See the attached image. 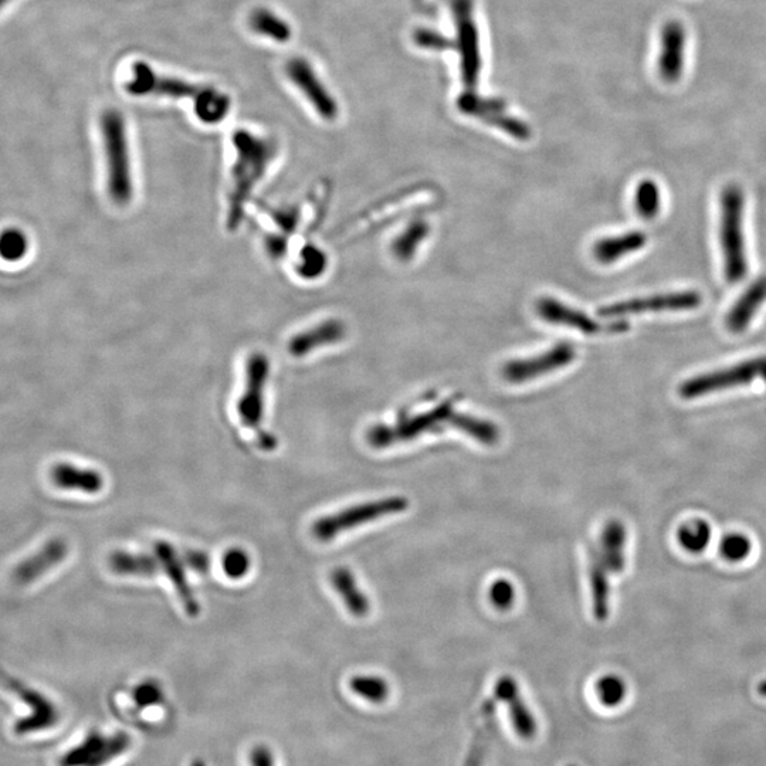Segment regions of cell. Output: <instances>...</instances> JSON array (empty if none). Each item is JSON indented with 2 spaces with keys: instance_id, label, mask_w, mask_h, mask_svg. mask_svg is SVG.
Returning <instances> with one entry per match:
<instances>
[{
  "instance_id": "14",
  "label": "cell",
  "mask_w": 766,
  "mask_h": 766,
  "mask_svg": "<svg viewBox=\"0 0 766 766\" xmlns=\"http://www.w3.org/2000/svg\"><path fill=\"white\" fill-rule=\"evenodd\" d=\"M130 747L125 734L103 735L93 732L60 759V766H104L120 757Z\"/></svg>"
},
{
  "instance_id": "20",
  "label": "cell",
  "mask_w": 766,
  "mask_h": 766,
  "mask_svg": "<svg viewBox=\"0 0 766 766\" xmlns=\"http://www.w3.org/2000/svg\"><path fill=\"white\" fill-rule=\"evenodd\" d=\"M494 696H496L497 700L504 701L507 704L514 731L523 740H532L537 735V721H535L530 708L527 707L523 697H521L517 681L510 676L501 677L497 681Z\"/></svg>"
},
{
  "instance_id": "41",
  "label": "cell",
  "mask_w": 766,
  "mask_h": 766,
  "mask_svg": "<svg viewBox=\"0 0 766 766\" xmlns=\"http://www.w3.org/2000/svg\"><path fill=\"white\" fill-rule=\"evenodd\" d=\"M182 561L183 564L189 566L192 571L198 572V574H208L209 572V555L206 552L199 551V549H186V551H183Z\"/></svg>"
},
{
  "instance_id": "27",
  "label": "cell",
  "mask_w": 766,
  "mask_h": 766,
  "mask_svg": "<svg viewBox=\"0 0 766 766\" xmlns=\"http://www.w3.org/2000/svg\"><path fill=\"white\" fill-rule=\"evenodd\" d=\"M497 698H491L483 704L480 711V723L474 732L473 742L464 766H483L484 758L491 744V737L496 731Z\"/></svg>"
},
{
  "instance_id": "29",
  "label": "cell",
  "mask_w": 766,
  "mask_h": 766,
  "mask_svg": "<svg viewBox=\"0 0 766 766\" xmlns=\"http://www.w3.org/2000/svg\"><path fill=\"white\" fill-rule=\"evenodd\" d=\"M111 571L118 575L154 576L161 571L157 557L134 552L115 551L110 555Z\"/></svg>"
},
{
  "instance_id": "32",
  "label": "cell",
  "mask_w": 766,
  "mask_h": 766,
  "mask_svg": "<svg viewBox=\"0 0 766 766\" xmlns=\"http://www.w3.org/2000/svg\"><path fill=\"white\" fill-rule=\"evenodd\" d=\"M452 427L486 446H494L501 437L500 429L494 423L476 416L464 415V413L454 415Z\"/></svg>"
},
{
  "instance_id": "6",
  "label": "cell",
  "mask_w": 766,
  "mask_h": 766,
  "mask_svg": "<svg viewBox=\"0 0 766 766\" xmlns=\"http://www.w3.org/2000/svg\"><path fill=\"white\" fill-rule=\"evenodd\" d=\"M454 402L456 399L443 402L442 405L430 410V412L420 413L415 418L399 420L393 426L371 427L366 433V440L374 449H386V447L410 442V440L429 435V433H440L444 426H452L454 415H456Z\"/></svg>"
},
{
  "instance_id": "34",
  "label": "cell",
  "mask_w": 766,
  "mask_h": 766,
  "mask_svg": "<svg viewBox=\"0 0 766 766\" xmlns=\"http://www.w3.org/2000/svg\"><path fill=\"white\" fill-rule=\"evenodd\" d=\"M713 530L703 520L691 521L679 530V542L681 547L690 554H700L710 545Z\"/></svg>"
},
{
  "instance_id": "11",
  "label": "cell",
  "mask_w": 766,
  "mask_h": 766,
  "mask_svg": "<svg viewBox=\"0 0 766 766\" xmlns=\"http://www.w3.org/2000/svg\"><path fill=\"white\" fill-rule=\"evenodd\" d=\"M576 359V349L568 342H559L537 357L513 359L501 369V375L510 383L531 382L541 376L566 368Z\"/></svg>"
},
{
  "instance_id": "10",
  "label": "cell",
  "mask_w": 766,
  "mask_h": 766,
  "mask_svg": "<svg viewBox=\"0 0 766 766\" xmlns=\"http://www.w3.org/2000/svg\"><path fill=\"white\" fill-rule=\"evenodd\" d=\"M456 20L457 49L462 57L464 86L474 88L479 83L481 71L480 39L471 0H453Z\"/></svg>"
},
{
  "instance_id": "9",
  "label": "cell",
  "mask_w": 766,
  "mask_h": 766,
  "mask_svg": "<svg viewBox=\"0 0 766 766\" xmlns=\"http://www.w3.org/2000/svg\"><path fill=\"white\" fill-rule=\"evenodd\" d=\"M703 303V296L697 291H676L657 296L632 298L620 303L605 305L599 310L603 318H623L626 315L647 313H681L696 310Z\"/></svg>"
},
{
  "instance_id": "33",
  "label": "cell",
  "mask_w": 766,
  "mask_h": 766,
  "mask_svg": "<svg viewBox=\"0 0 766 766\" xmlns=\"http://www.w3.org/2000/svg\"><path fill=\"white\" fill-rule=\"evenodd\" d=\"M635 208L640 218L652 220L662 209V195L659 186L652 179H645L637 185Z\"/></svg>"
},
{
  "instance_id": "37",
  "label": "cell",
  "mask_w": 766,
  "mask_h": 766,
  "mask_svg": "<svg viewBox=\"0 0 766 766\" xmlns=\"http://www.w3.org/2000/svg\"><path fill=\"white\" fill-rule=\"evenodd\" d=\"M26 236L20 230L9 229L0 235V257L8 262H16L27 253Z\"/></svg>"
},
{
  "instance_id": "22",
  "label": "cell",
  "mask_w": 766,
  "mask_h": 766,
  "mask_svg": "<svg viewBox=\"0 0 766 766\" xmlns=\"http://www.w3.org/2000/svg\"><path fill=\"white\" fill-rule=\"evenodd\" d=\"M765 303L766 277H761L744 291V294L735 301L731 310L728 311L727 318H725L728 331L732 334H742V332L747 331L749 324L754 321L755 315Z\"/></svg>"
},
{
  "instance_id": "8",
  "label": "cell",
  "mask_w": 766,
  "mask_h": 766,
  "mask_svg": "<svg viewBox=\"0 0 766 766\" xmlns=\"http://www.w3.org/2000/svg\"><path fill=\"white\" fill-rule=\"evenodd\" d=\"M270 359L254 351L244 361L243 392L237 402L240 422L249 429H259L264 415V392L270 378Z\"/></svg>"
},
{
  "instance_id": "36",
  "label": "cell",
  "mask_w": 766,
  "mask_h": 766,
  "mask_svg": "<svg viewBox=\"0 0 766 766\" xmlns=\"http://www.w3.org/2000/svg\"><path fill=\"white\" fill-rule=\"evenodd\" d=\"M351 690L371 703H383L389 696V686L376 676H357L351 680Z\"/></svg>"
},
{
  "instance_id": "39",
  "label": "cell",
  "mask_w": 766,
  "mask_h": 766,
  "mask_svg": "<svg viewBox=\"0 0 766 766\" xmlns=\"http://www.w3.org/2000/svg\"><path fill=\"white\" fill-rule=\"evenodd\" d=\"M223 571L230 579H242L249 572L250 561L249 554L242 548H232L226 552L223 557Z\"/></svg>"
},
{
  "instance_id": "12",
  "label": "cell",
  "mask_w": 766,
  "mask_h": 766,
  "mask_svg": "<svg viewBox=\"0 0 766 766\" xmlns=\"http://www.w3.org/2000/svg\"><path fill=\"white\" fill-rule=\"evenodd\" d=\"M286 74L288 80L307 98L315 113L325 121L337 120L338 114H340L337 100L332 97L330 90L325 87L323 81L315 73L310 61L303 59V57H294V59L288 60Z\"/></svg>"
},
{
  "instance_id": "31",
  "label": "cell",
  "mask_w": 766,
  "mask_h": 766,
  "mask_svg": "<svg viewBox=\"0 0 766 766\" xmlns=\"http://www.w3.org/2000/svg\"><path fill=\"white\" fill-rule=\"evenodd\" d=\"M430 226L425 219H415L409 223L405 232L396 237L395 242L392 243V253L399 262H409L416 252L418 247L423 243V240L429 236Z\"/></svg>"
},
{
  "instance_id": "17",
  "label": "cell",
  "mask_w": 766,
  "mask_h": 766,
  "mask_svg": "<svg viewBox=\"0 0 766 766\" xmlns=\"http://www.w3.org/2000/svg\"><path fill=\"white\" fill-rule=\"evenodd\" d=\"M345 337H347L345 324L337 318H327L291 335L290 340L287 341V352L296 359L311 357L318 349L338 344L344 341Z\"/></svg>"
},
{
  "instance_id": "45",
  "label": "cell",
  "mask_w": 766,
  "mask_h": 766,
  "mask_svg": "<svg viewBox=\"0 0 766 766\" xmlns=\"http://www.w3.org/2000/svg\"><path fill=\"white\" fill-rule=\"evenodd\" d=\"M257 443L263 447L264 450H271L277 446L276 439L267 432H259L257 435Z\"/></svg>"
},
{
  "instance_id": "19",
  "label": "cell",
  "mask_w": 766,
  "mask_h": 766,
  "mask_svg": "<svg viewBox=\"0 0 766 766\" xmlns=\"http://www.w3.org/2000/svg\"><path fill=\"white\" fill-rule=\"evenodd\" d=\"M154 551L162 571L175 586L186 615L196 618L201 613V605L196 601L195 593L192 592L191 585L186 579L185 564H183L181 557L176 554L174 547L165 541H158L154 545Z\"/></svg>"
},
{
  "instance_id": "35",
  "label": "cell",
  "mask_w": 766,
  "mask_h": 766,
  "mask_svg": "<svg viewBox=\"0 0 766 766\" xmlns=\"http://www.w3.org/2000/svg\"><path fill=\"white\" fill-rule=\"evenodd\" d=\"M627 694V687L622 677L615 676V674H608L603 676L596 683V696L601 701L602 706L608 708H615L620 706L625 700Z\"/></svg>"
},
{
  "instance_id": "24",
  "label": "cell",
  "mask_w": 766,
  "mask_h": 766,
  "mask_svg": "<svg viewBox=\"0 0 766 766\" xmlns=\"http://www.w3.org/2000/svg\"><path fill=\"white\" fill-rule=\"evenodd\" d=\"M52 480L61 490L81 491L97 494L103 490V476L96 470L79 469L69 463L56 464L52 470Z\"/></svg>"
},
{
  "instance_id": "38",
  "label": "cell",
  "mask_w": 766,
  "mask_h": 766,
  "mask_svg": "<svg viewBox=\"0 0 766 766\" xmlns=\"http://www.w3.org/2000/svg\"><path fill=\"white\" fill-rule=\"evenodd\" d=\"M720 551L727 561L741 562L751 554L752 542L747 535L734 532V534L727 535L721 542Z\"/></svg>"
},
{
  "instance_id": "4",
  "label": "cell",
  "mask_w": 766,
  "mask_h": 766,
  "mask_svg": "<svg viewBox=\"0 0 766 766\" xmlns=\"http://www.w3.org/2000/svg\"><path fill=\"white\" fill-rule=\"evenodd\" d=\"M745 195L738 185H727L720 198V243L728 283L747 277L748 254L744 230Z\"/></svg>"
},
{
  "instance_id": "44",
  "label": "cell",
  "mask_w": 766,
  "mask_h": 766,
  "mask_svg": "<svg viewBox=\"0 0 766 766\" xmlns=\"http://www.w3.org/2000/svg\"><path fill=\"white\" fill-rule=\"evenodd\" d=\"M252 762L253 766H273V759H271L269 751L263 748L253 752Z\"/></svg>"
},
{
  "instance_id": "42",
  "label": "cell",
  "mask_w": 766,
  "mask_h": 766,
  "mask_svg": "<svg viewBox=\"0 0 766 766\" xmlns=\"http://www.w3.org/2000/svg\"><path fill=\"white\" fill-rule=\"evenodd\" d=\"M161 688L155 683H144L135 690L134 698L140 706H152L161 700Z\"/></svg>"
},
{
  "instance_id": "47",
  "label": "cell",
  "mask_w": 766,
  "mask_h": 766,
  "mask_svg": "<svg viewBox=\"0 0 766 766\" xmlns=\"http://www.w3.org/2000/svg\"><path fill=\"white\" fill-rule=\"evenodd\" d=\"M9 2L10 0H0V9H2L3 6L8 5Z\"/></svg>"
},
{
  "instance_id": "1",
  "label": "cell",
  "mask_w": 766,
  "mask_h": 766,
  "mask_svg": "<svg viewBox=\"0 0 766 766\" xmlns=\"http://www.w3.org/2000/svg\"><path fill=\"white\" fill-rule=\"evenodd\" d=\"M232 145L235 159L230 165L226 186V226L235 232L244 219L253 193L276 161L280 148L274 138L249 130L235 131Z\"/></svg>"
},
{
  "instance_id": "18",
  "label": "cell",
  "mask_w": 766,
  "mask_h": 766,
  "mask_svg": "<svg viewBox=\"0 0 766 766\" xmlns=\"http://www.w3.org/2000/svg\"><path fill=\"white\" fill-rule=\"evenodd\" d=\"M686 29L679 20H669L660 35L659 74L663 81L677 83L683 76Z\"/></svg>"
},
{
  "instance_id": "7",
  "label": "cell",
  "mask_w": 766,
  "mask_h": 766,
  "mask_svg": "<svg viewBox=\"0 0 766 766\" xmlns=\"http://www.w3.org/2000/svg\"><path fill=\"white\" fill-rule=\"evenodd\" d=\"M409 500L405 497H388L349 507L340 513L327 515L315 521L313 534L318 541L328 542L342 532L354 530L379 518L401 514L408 510Z\"/></svg>"
},
{
  "instance_id": "23",
  "label": "cell",
  "mask_w": 766,
  "mask_h": 766,
  "mask_svg": "<svg viewBox=\"0 0 766 766\" xmlns=\"http://www.w3.org/2000/svg\"><path fill=\"white\" fill-rule=\"evenodd\" d=\"M627 531L622 521L610 520L603 527L601 557L610 574H622L626 566Z\"/></svg>"
},
{
  "instance_id": "15",
  "label": "cell",
  "mask_w": 766,
  "mask_h": 766,
  "mask_svg": "<svg viewBox=\"0 0 766 766\" xmlns=\"http://www.w3.org/2000/svg\"><path fill=\"white\" fill-rule=\"evenodd\" d=\"M0 684L9 688L12 693H15L32 710L30 717L23 718V720L15 724L16 734L23 735L30 734V732L47 730V728H52L57 723V720H59V713H57L56 707L43 694L26 687L19 680L12 679L9 674L3 673L2 670H0Z\"/></svg>"
},
{
  "instance_id": "3",
  "label": "cell",
  "mask_w": 766,
  "mask_h": 766,
  "mask_svg": "<svg viewBox=\"0 0 766 766\" xmlns=\"http://www.w3.org/2000/svg\"><path fill=\"white\" fill-rule=\"evenodd\" d=\"M101 138L105 159V188L114 205L125 208L137 196L134 166L128 141L127 122L117 110L101 115Z\"/></svg>"
},
{
  "instance_id": "5",
  "label": "cell",
  "mask_w": 766,
  "mask_h": 766,
  "mask_svg": "<svg viewBox=\"0 0 766 766\" xmlns=\"http://www.w3.org/2000/svg\"><path fill=\"white\" fill-rule=\"evenodd\" d=\"M755 381L766 383V355L749 358L747 361L738 362L737 365L687 379L681 383L679 393L686 401H693L713 393L751 385Z\"/></svg>"
},
{
  "instance_id": "2",
  "label": "cell",
  "mask_w": 766,
  "mask_h": 766,
  "mask_svg": "<svg viewBox=\"0 0 766 766\" xmlns=\"http://www.w3.org/2000/svg\"><path fill=\"white\" fill-rule=\"evenodd\" d=\"M125 90L134 97L188 98L192 101L196 117L208 125L225 120L232 107L230 97L219 88L162 76L145 61H135L132 64L131 77L125 83Z\"/></svg>"
},
{
  "instance_id": "43",
  "label": "cell",
  "mask_w": 766,
  "mask_h": 766,
  "mask_svg": "<svg viewBox=\"0 0 766 766\" xmlns=\"http://www.w3.org/2000/svg\"><path fill=\"white\" fill-rule=\"evenodd\" d=\"M416 42L420 47H426V49L444 50L452 47L450 40L444 39L442 35L429 32V30H420L416 33Z\"/></svg>"
},
{
  "instance_id": "46",
  "label": "cell",
  "mask_w": 766,
  "mask_h": 766,
  "mask_svg": "<svg viewBox=\"0 0 766 766\" xmlns=\"http://www.w3.org/2000/svg\"><path fill=\"white\" fill-rule=\"evenodd\" d=\"M758 693L759 696L766 698V680L758 684Z\"/></svg>"
},
{
  "instance_id": "13",
  "label": "cell",
  "mask_w": 766,
  "mask_h": 766,
  "mask_svg": "<svg viewBox=\"0 0 766 766\" xmlns=\"http://www.w3.org/2000/svg\"><path fill=\"white\" fill-rule=\"evenodd\" d=\"M537 313L541 320L547 321L549 324L574 328V330L584 332L586 335L623 334V332L629 331V324L626 321H613L609 324L599 323L582 311L575 310V308H571L569 305L555 300V298H541L537 303Z\"/></svg>"
},
{
  "instance_id": "30",
  "label": "cell",
  "mask_w": 766,
  "mask_h": 766,
  "mask_svg": "<svg viewBox=\"0 0 766 766\" xmlns=\"http://www.w3.org/2000/svg\"><path fill=\"white\" fill-rule=\"evenodd\" d=\"M249 26L257 35L269 37L277 43H287L293 36L290 23L266 8H257L250 13Z\"/></svg>"
},
{
  "instance_id": "48",
  "label": "cell",
  "mask_w": 766,
  "mask_h": 766,
  "mask_svg": "<svg viewBox=\"0 0 766 766\" xmlns=\"http://www.w3.org/2000/svg\"><path fill=\"white\" fill-rule=\"evenodd\" d=\"M193 766H203V765L201 764V762H196V764Z\"/></svg>"
},
{
  "instance_id": "28",
  "label": "cell",
  "mask_w": 766,
  "mask_h": 766,
  "mask_svg": "<svg viewBox=\"0 0 766 766\" xmlns=\"http://www.w3.org/2000/svg\"><path fill=\"white\" fill-rule=\"evenodd\" d=\"M609 569L599 552L591 557L589 564V582H591L593 616L599 622H603L610 615V584Z\"/></svg>"
},
{
  "instance_id": "40",
  "label": "cell",
  "mask_w": 766,
  "mask_h": 766,
  "mask_svg": "<svg viewBox=\"0 0 766 766\" xmlns=\"http://www.w3.org/2000/svg\"><path fill=\"white\" fill-rule=\"evenodd\" d=\"M488 598H490L494 608L508 610L514 605L515 601L514 585L507 581V579H498V581L491 584Z\"/></svg>"
},
{
  "instance_id": "26",
  "label": "cell",
  "mask_w": 766,
  "mask_h": 766,
  "mask_svg": "<svg viewBox=\"0 0 766 766\" xmlns=\"http://www.w3.org/2000/svg\"><path fill=\"white\" fill-rule=\"evenodd\" d=\"M647 236L642 232H629L625 235L605 237L593 246V256L601 264H613L623 257L642 250L646 246Z\"/></svg>"
},
{
  "instance_id": "25",
  "label": "cell",
  "mask_w": 766,
  "mask_h": 766,
  "mask_svg": "<svg viewBox=\"0 0 766 766\" xmlns=\"http://www.w3.org/2000/svg\"><path fill=\"white\" fill-rule=\"evenodd\" d=\"M331 584L334 586L335 591L338 592V595L341 596L345 608L349 610L352 616L362 619L369 615L371 602L366 598L365 593L361 591L357 584V579H355L354 574L348 568H344V566L335 568L331 572Z\"/></svg>"
},
{
  "instance_id": "16",
  "label": "cell",
  "mask_w": 766,
  "mask_h": 766,
  "mask_svg": "<svg viewBox=\"0 0 766 766\" xmlns=\"http://www.w3.org/2000/svg\"><path fill=\"white\" fill-rule=\"evenodd\" d=\"M459 110L462 113L479 118L491 127L507 132L518 141L530 140L531 130L523 121L511 117L505 110V105L494 100H484L474 96L471 91L459 98Z\"/></svg>"
},
{
  "instance_id": "21",
  "label": "cell",
  "mask_w": 766,
  "mask_h": 766,
  "mask_svg": "<svg viewBox=\"0 0 766 766\" xmlns=\"http://www.w3.org/2000/svg\"><path fill=\"white\" fill-rule=\"evenodd\" d=\"M67 554H69V545L66 544V541L54 538V540L46 542L44 547L32 557L19 564L13 572V579L19 585L33 584L44 574L52 571L54 566L63 562Z\"/></svg>"
}]
</instances>
